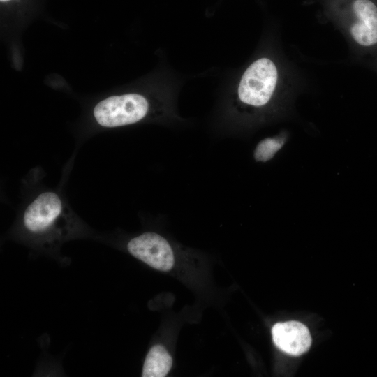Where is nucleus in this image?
I'll return each instance as SVG.
<instances>
[{
    "label": "nucleus",
    "instance_id": "obj_1",
    "mask_svg": "<svg viewBox=\"0 0 377 377\" xmlns=\"http://www.w3.org/2000/svg\"><path fill=\"white\" fill-rule=\"evenodd\" d=\"M278 71L274 62L261 58L244 73L238 88L239 101L252 108H261L270 101L276 89Z\"/></svg>",
    "mask_w": 377,
    "mask_h": 377
},
{
    "label": "nucleus",
    "instance_id": "obj_2",
    "mask_svg": "<svg viewBox=\"0 0 377 377\" xmlns=\"http://www.w3.org/2000/svg\"><path fill=\"white\" fill-rule=\"evenodd\" d=\"M147 100L138 94L114 96L99 102L94 108L96 121L104 127L135 124L148 114Z\"/></svg>",
    "mask_w": 377,
    "mask_h": 377
},
{
    "label": "nucleus",
    "instance_id": "obj_3",
    "mask_svg": "<svg viewBox=\"0 0 377 377\" xmlns=\"http://www.w3.org/2000/svg\"><path fill=\"white\" fill-rule=\"evenodd\" d=\"M63 213L64 205L59 196L54 192H44L26 208L23 223L34 234H45L59 223Z\"/></svg>",
    "mask_w": 377,
    "mask_h": 377
},
{
    "label": "nucleus",
    "instance_id": "obj_4",
    "mask_svg": "<svg viewBox=\"0 0 377 377\" xmlns=\"http://www.w3.org/2000/svg\"><path fill=\"white\" fill-rule=\"evenodd\" d=\"M127 249L132 256L158 270L169 271L175 263L171 245L156 232H145L131 239Z\"/></svg>",
    "mask_w": 377,
    "mask_h": 377
},
{
    "label": "nucleus",
    "instance_id": "obj_5",
    "mask_svg": "<svg viewBox=\"0 0 377 377\" xmlns=\"http://www.w3.org/2000/svg\"><path fill=\"white\" fill-rule=\"evenodd\" d=\"M274 344L283 352L299 356L306 352L311 344L308 328L297 321L278 323L272 329Z\"/></svg>",
    "mask_w": 377,
    "mask_h": 377
},
{
    "label": "nucleus",
    "instance_id": "obj_6",
    "mask_svg": "<svg viewBox=\"0 0 377 377\" xmlns=\"http://www.w3.org/2000/svg\"><path fill=\"white\" fill-rule=\"evenodd\" d=\"M357 21L350 33L354 40L364 47L377 43V6L371 0H355L352 6Z\"/></svg>",
    "mask_w": 377,
    "mask_h": 377
},
{
    "label": "nucleus",
    "instance_id": "obj_7",
    "mask_svg": "<svg viewBox=\"0 0 377 377\" xmlns=\"http://www.w3.org/2000/svg\"><path fill=\"white\" fill-rule=\"evenodd\" d=\"M172 360L166 349L156 345L148 352L142 368V377H163L168 374Z\"/></svg>",
    "mask_w": 377,
    "mask_h": 377
},
{
    "label": "nucleus",
    "instance_id": "obj_8",
    "mask_svg": "<svg viewBox=\"0 0 377 377\" xmlns=\"http://www.w3.org/2000/svg\"><path fill=\"white\" fill-rule=\"evenodd\" d=\"M285 133L274 137L266 138L260 140L253 151L256 161L265 163L272 160L286 143Z\"/></svg>",
    "mask_w": 377,
    "mask_h": 377
},
{
    "label": "nucleus",
    "instance_id": "obj_9",
    "mask_svg": "<svg viewBox=\"0 0 377 377\" xmlns=\"http://www.w3.org/2000/svg\"><path fill=\"white\" fill-rule=\"evenodd\" d=\"M1 1H10V0H0Z\"/></svg>",
    "mask_w": 377,
    "mask_h": 377
}]
</instances>
